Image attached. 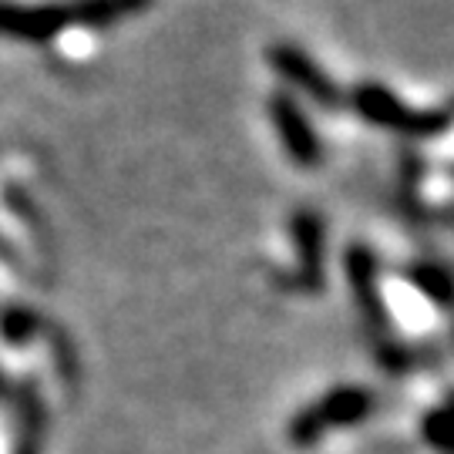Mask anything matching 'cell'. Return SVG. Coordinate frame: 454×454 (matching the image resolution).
<instances>
[{"label":"cell","instance_id":"obj_6","mask_svg":"<svg viewBox=\"0 0 454 454\" xmlns=\"http://www.w3.org/2000/svg\"><path fill=\"white\" fill-rule=\"evenodd\" d=\"M347 279H350V290L357 296L371 330H377V333L387 330V309H384V300H380V290H377V260H373L371 249L354 246L347 253Z\"/></svg>","mask_w":454,"mask_h":454},{"label":"cell","instance_id":"obj_2","mask_svg":"<svg viewBox=\"0 0 454 454\" xmlns=\"http://www.w3.org/2000/svg\"><path fill=\"white\" fill-rule=\"evenodd\" d=\"M371 411L373 397L364 387H337L320 401H313L307 411H300L286 427V438L296 448H309L320 438H326V431H333V427L360 424Z\"/></svg>","mask_w":454,"mask_h":454},{"label":"cell","instance_id":"obj_3","mask_svg":"<svg viewBox=\"0 0 454 454\" xmlns=\"http://www.w3.org/2000/svg\"><path fill=\"white\" fill-rule=\"evenodd\" d=\"M270 65L290 88L303 91L309 101H317L326 112H337L343 105L340 84L333 82L300 44H273L270 48Z\"/></svg>","mask_w":454,"mask_h":454},{"label":"cell","instance_id":"obj_10","mask_svg":"<svg viewBox=\"0 0 454 454\" xmlns=\"http://www.w3.org/2000/svg\"><path fill=\"white\" fill-rule=\"evenodd\" d=\"M448 421H451V414H448V407H438V411H431L427 418H424V441H431L441 454H448Z\"/></svg>","mask_w":454,"mask_h":454},{"label":"cell","instance_id":"obj_8","mask_svg":"<svg viewBox=\"0 0 454 454\" xmlns=\"http://www.w3.org/2000/svg\"><path fill=\"white\" fill-rule=\"evenodd\" d=\"M152 0H71L67 14L71 24H88V27H108L131 14H142Z\"/></svg>","mask_w":454,"mask_h":454},{"label":"cell","instance_id":"obj_4","mask_svg":"<svg viewBox=\"0 0 454 454\" xmlns=\"http://www.w3.org/2000/svg\"><path fill=\"white\" fill-rule=\"evenodd\" d=\"M71 27L67 4H17L0 0V37L24 44H48Z\"/></svg>","mask_w":454,"mask_h":454},{"label":"cell","instance_id":"obj_5","mask_svg":"<svg viewBox=\"0 0 454 454\" xmlns=\"http://www.w3.org/2000/svg\"><path fill=\"white\" fill-rule=\"evenodd\" d=\"M270 118H273V129L283 142V152L290 155L296 165L303 168H317L324 162V145H320V135L313 129V121L307 118V112L300 108V101L286 91H276L270 98Z\"/></svg>","mask_w":454,"mask_h":454},{"label":"cell","instance_id":"obj_9","mask_svg":"<svg viewBox=\"0 0 454 454\" xmlns=\"http://www.w3.org/2000/svg\"><path fill=\"white\" fill-rule=\"evenodd\" d=\"M411 279H414V286H418L427 300H434L438 307H448L451 279H448V273H444L441 266H414V270H411Z\"/></svg>","mask_w":454,"mask_h":454},{"label":"cell","instance_id":"obj_1","mask_svg":"<svg viewBox=\"0 0 454 454\" xmlns=\"http://www.w3.org/2000/svg\"><path fill=\"white\" fill-rule=\"evenodd\" d=\"M350 105H354V112H357L367 125L401 131V135H414V138H434V135H441V131L448 129V112H444V108L418 112V108L404 105L401 98L390 91L387 84H380V82H364L360 88H354Z\"/></svg>","mask_w":454,"mask_h":454},{"label":"cell","instance_id":"obj_7","mask_svg":"<svg viewBox=\"0 0 454 454\" xmlns=\"http://www.w3.org/2000/svg\"><path fill=\"white\" fill-rule=\"evenodd\" d=\"M293 243H296V273L307 290L324 283V219L317 212H296L293 219Z\"/></svg>","mask_w":454,"mask_h":454}]
</instances>
